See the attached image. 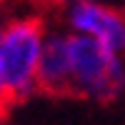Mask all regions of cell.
I'll return each mask as SVG.
<instances>
[{
	"mask_svg": "<svg viewBox=\"0 0 125 125\" xmlns=\"http://www.w3.org/2000/svg\"><path fill=\"white\" fill-rule=\"evenodd\" d=\"M50 23L38 13H23L5 20L0 35V73L13 100L35 95L38 68Z\"/></svg>",
	"mask_w": 125,
	"mask_h": 125,
	"instance_id": "cell-1",
	"label": "cell"
},
{
	"mask_svg": "<svg viewBox=\"0 0 125 125\" xmlns=\"http://www.w3.org/2000/svg\"><path fill=\"white\" fill-rule=\"evenodd\" d=\"M62 25L70 33L88 35L125 55V8H115L105 0H80L62 10Z\"/></svg>",
	"mask_w": 125,
	"mask_h": 125,
	"instance_id": "cell-3",
	"label": "cell"
},
{
	"mask_svg": "<svg viewBox=\"0 0 125 125\" xmlns=\"http://www.w3.org/2000/svg\"><path fill=\"white\" fill-rule=\"evenodd\" d=\"M123 8H125V5H123Z\"/></svg>",
	"mask_w": 125,
	"mask_h": 125,
	"instance_id": "cell-7",
	"label": "cell"
},
{
	"mask_svg": "<svg viewBox=\"0 0 125 125\" xmlns=\"http://www.w3.org/2000/svg\"><path fill=\"white\" fill-rule=\"evenodd\" d=\"M13 103V98H10V90L5 85V80H3V73H0V115L5 113V108Z\"/></svg>",
	"mask_w": 125,
	"mask_h": 125,
	"instance_id": "cell-5",
	"label": "cell"
},
{
	"mask_svg": "<svg viewBox=\"0 0 125 125\" xmlns=\"http://www.w3.org/2000/svg\"><path fill=\"white\" fill-rule=\"evenodd\" d=\"M70 93L75 95L110 103L125 93V55L105 48L88 35L70 33Z\"/></svg>",
	"mask_w": 125,
	"mask_h": 125,
	"instance_id": "cell-2",
	"label": "cell"
},
{
	"mask_svg": "<svg viewBox=\"0 0 125 125\" xmlns=\"http://www.w3.org/2000/svg\"><path fill=\"white\" fill-rule=\"evenodd\" d=\"M38 3L45 5V8H53V10H68L70 5L80 3V0H38Z\"/></svg>",
	"mask_w": 125,
	"mask_h": 125,
	"instance_id": "cell-6",
	"label": "cell"
},
{
	"mask_svg": "<svg viewBox=\"0 0 125 125\" xmlns=\"http://www.w3.org/2000/svg\"><path fill=\"white\" fill-rule=\"evenodd\" d=\"M73 70H70V33L65 25H50L40 55L38 88L50 95L70 93Z\"/></svg>",
	"mask_w": 125,
	"mask_h": 125,
	"instance_id": "cell-4",
	"label": "cell"
}]
</instances>
